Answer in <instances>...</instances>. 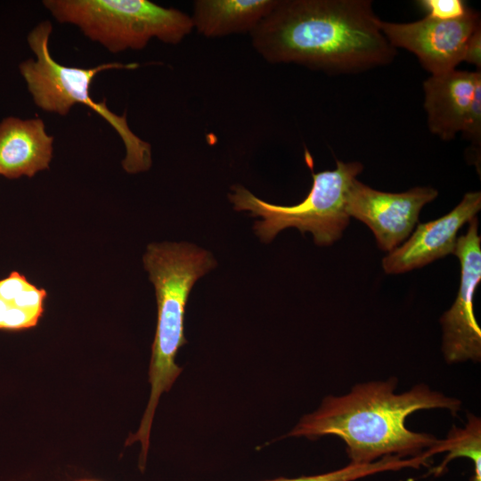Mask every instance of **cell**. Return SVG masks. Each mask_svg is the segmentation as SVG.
Instances as JSON below:
<instances>
[{
    "instance_id": "8fae6325",
    "label": "cell",
    "mask_w": 481,
    "mask_h": 481,
    "mask_svg": "<svg viewBox=\"0 0 481 481\" xmlns=\"http://www.w3.org/2000/svg\"><path fill=\"white\" fill-rule=\"evenodd\" d=\"M479 85L480 70L454 69L426 79L424 108L429 131L444 141L452 140L461 133Z\"/></svg>"
},
{
    "instance_id": "ba28073f",
    "label": "cell",
    "mask_w": 481,
    "mask_h": 481,
    "mask_svg": "<svg viewBox=\"0 0 481 481\" xmlns=\"http://www.w3.org/2000/svg\"><path fill=\"white\" fill-rule=\"evenodd\" d=\"M480 26L479 13L471 9L463 17L451 20L426 16L407 23L379 21L388 43L395 49L403 48L415 54L431 75L456 69L463 61L470 36Z\"/></svg>"
},
{
    "instance_id": "ffe728a7",
    "label": "cell",
    "mask_w": 481,
    "mask_h": 481,
    "mask_svg": "<svg viewBox=\"0 0 481 481\" xmlns=\"http://www.w3.org/2000/svg\"><path fill=\"white\" fill-rule=\"evenodd\" d=\"M83 481H88V480H83Z\"/></svg>"
},
{
    "instance_id": "d6986e66",
    "label": "cell",
    "mask_w": 481,
    "mask_h": 481,
    "mask_svg": "<svg viewBox=\"0 0 481 481\" xmlns=\"http://www.w3.org/2000/svg\"><path fill=\"white\" fill-rule=\"evenodd\" d=\"M463 61L481 69V26L470 36L464 53Z\"/></svg>"
},
{
    "instance_id": "4fadbf2b",
    "label": "cell",
    "mask_w": 481,
    "mask_h": 481,
    "mask_svg": "<svg viewBox=\"0 0 481 481\" xmlns=\"http://www.w3.org/2000/svg\"><path fill=\"white\" fill-rule=\"evenodd\" d=\"M277 0H196L191 16L193 29L206 37L251 33Z\"/></svg>"
},
{
    "instance_id": "7c38bea8",
    "label": "cell",
    "mask_w": 481,
    "mask_h": 481,
    "mask_svg": "<svg viewBox=\"0 0 481 481\" xmlns=\"http://www.w3.org/2000/svg\"><path fill=\"white\" fill-rule=\"evenodd\" d=\"M53 137L39 118L7 117L0 122V175L32 177L49 167Z\"/></svg>"
},
{
    "instance_id": "9a60e30c",
    "label": "cell",
    "mask_w": 481,
    "mask_h": 481,
    "mask_svg": "<svg viewBox=\"0 0 481 481\" xmlns=\"http://www.w3.org/2000/svg\"><path fill=\"white\" fill-rule=\"evenodd\" d=\"M431 455L447 452L437 471L441 472L445 465L458 457H466L472 461L474 474L470 481H481V421L470 414L464 428H452L445 439L440 440L433 448L428 450Z\"/></svg>"
},
{
    "instance_id": "5bb4252c",
    "label": "cell",
    "mask_w": 481,
    "mask_h": 481,
    "mask_svg": "<svg viewBox=\"0 0 481 481\" xmlns=\"http://www.w3.org/2000/svg\"><path fill=\"white\" fill-rule=\"evenodd\" d=\"M47 297L19 272L0 280V330H20L35 327L44 313Z\"/></svg>"
},
{
    "instance_id": "8992f818",
    "label": "cell",
    "mask_w": 481,
    "mask_h": 481,
    "mask_svg": "<svg viewBox=\"0 0 481 481\" xmlns=\"http://www.w3.org/2000/svg\"><path fill=\"white\" fill-rule=\"evenodd\" d=\"M358 161L337 160L333 170L312 172L313 183L303 201L293 206L268 203L253 195L241 185H234L229 195L236 211H249L263 221L255 224L256 233L265 242L288 227H296L302 233L310 232L315 243L329 246L338 240L347 226L350 216L346 206L353 182L363 171Z\"/></svg>"
},
{
    "instance_id": "30bf717a",
    "label": "cell",
    "mask_w": 481,
    "mask_h": 481,
    "mask_svg": "<svg viewBox=\"0 0 481 481\" xmlns=\"http://www.w3.org/2000/svg\"><path fill=\"white\" fill-rule=\"evenodd\" d=\"M481 209V192L465 193L461 202L445 216L420 224L408 240L388 252L382 260L388 274L403 273L453 254L459 230Z\"/></svg>"
},
{
    "instance_id": "ac0fdd59",
    "label": "cell",
    "mask_w": 481,
    "mask_h": 481,
    "mask_svg": "<svg viewBox=\"0 0 481 481\" xmlns=\"http://www.w3.org/2000/svg\"><path fill=\"white\" fill-rule=\"evenodd\" d=\"M472 145L480 148L481 143V85L474 94L463 128L461 132Z\"/></svg>"
},
{
    "instance_id": "277c9868",
    "label": "cell",
    "mask_w": 481,
    "mask_h": 481,
    "mask_svg": "<svg viewBox=\"0 0 481 481\" xmlns=\"http://www.w3.org/2000/svg\"><path fill=\"white\" fill-rule=\"evenodd\" d=\"M53 25L49 20L37 24L28 35L29 48L36 59L19 65L35 104L46 112L67 115L76 104L91 108L105 119L120 136L126 149L124 170L136 174L151 166V144L138 137L128 126L126 114L117 115L105 101L96 102L90 94L94 78L109 69H134L137 63L107 62L91 68L69 67L57 62L49 49Z\"/></svg>"
},
{
    "instance_id": "3957f363",
    "label": "cell",
    "mask_w": 481,
    "mask_h": 481,
    "mask_svg": "<svg viewBox=\"0 0 481 481\" xmlns=\"http://www.w3.org/2000/svg\"><path fill=\"white\" fill-rule=\"evenodd\" d=\"M143 263L154 285L158 305L149 371L151 389L139 429L126 442V444L141 443L142 461H146L151 427L159 399L171 388L182 371L175 358L179 347L186 343L183 323L189 293L195 281L216 265L211 253L186 242L150 244Z\"/></svg>"
},
{
    "instance_id": "6da1fadb",
    "label": "cell",
    "mask_w": 481,
    "mask_h": 481,
    "mask_svg": "<svg viewBox=\"0 0 481 481\" xmlns=\"http://www.w3.org/2000/svg\"><path fill=\"white\" fill-rule=\"evenodd\" d=\"M379 21L368 0H277L250 37L270 63L358 72L387 64L395 55Z\"/></svg>"
},
{
    "instance_id": "5b68a950",
    "label": "cell",
    "mask_w": 481,
    "mask_h": 481,
    "mask_svg": "<svg viewBox=\"0 0 481 481\" xmlns=\"http://www.w3.org/2000/svg\"><path fill=\"white\" fill-rule=\"evenodd\" d=\"M61 23L77 26L112 53L143 49L152 38L176 45L193 30L191 16L149 0H45Z\"/></svg>"
},
{
    "instance_id": "9c48e42d",
    "label": "cell",
    "mask_w": 481,
    "mask_h": 481,
    "mask_svg": "<svg viewBox=\"0 0 481 481\" xmlns=\"http://www.w3.org/2000/svg\"><path fill=\"white\" fill-rule=\"evenodd\" d=\"M431 187H414L404 192L375 190L355 179L346 200V213L364 223L378 247L391 251L410 236L421 208L437 197Z\"/></svg>"
},
{
    "instance_id": "7a4b0ae2",
    "label": "cell",
    "mask_w": 481,
    "mask_h": 481,
    "mask_svg": "<svg viewBox=\"0 0 481 481\" xmlns=\"http://www.w3.org/2000/svg\"><path fill=\"white\" fill-rule=\"evenodd\" d=\"M397 380L357 384L341 396H328L315 412L305 415L289 434L315 438L332 435L342 439L352 463H371L386 456L411 458L435 447L439 439L406 428L407 417L419 410L446 409L455 413L457 398L425 384L395 394Z\"/></svg>"
},
{
    "instance_id": "52a82bcc",
    "label": "cell",
    "mask_w": 481,
    "mask_h": 481,
    "mask_svg": "<svg viewBox=\"0 0 481 481\" xmlns=\"http://www.w3.org/2000/svg\"><path fill=\"white\" fill-rule=\"evenodd\" d=\"M466 234L457 238L454 255L461 264L457 297L440 319L442 351L448 363L481 359V329L474 314V294L481 281V237L478 221L469 222Z\"/></svg>"
},
{
    "instance_id": "e0dca14e",
    "label": "cell",
    "mask_w": 481,
    "mask_h": 481,
    "mask_svg": "<svg viewBox=\"0 0 481 481\" xmlns=\"http://www.w3.org/2000/svg\"><path fill=\"white\" fill-rule=\"evenodd\" d=\"M419 4L428 17L441 20L460 19L469 9L461 0H421Z\"/></svg>"
},
{
    "instance_id": "2e32d148",
    "label": "cell",
    "mask_w": 481,
    "mask_h": 481,
    "mask_svg": "<svg viewBox=\"0 0 481 481\" xmlns=\"http://www.w3.org/2000/svg\"><path fill=\"white\" fill-rule=\"evenodd\" d=\"M402 461L393 456L383 457L371 463H352L333 471L293 478L280 477L267 481H355L384 471L399 470Z\"/></svg>"
}]
</instances>
